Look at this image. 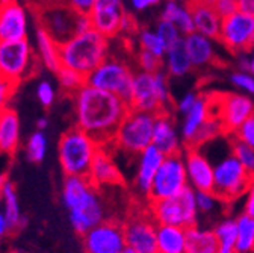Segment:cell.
I'll return each instance as SVG.
<instances>
[{
    "mask_svg": "<svg viewBox=\"0 0 254 253\" xmlns=\"http://www.w3.org/2000/svg\"><path fill=\"white\" fill-rule=\"evenodd\" d=\"M100 147L102 144L97 140L77 126L64 132L58 144L59 164L64 174L88 177L91 164Z\"/></svg>",
    "mask_w": 254,
    "mask_h": 253,
    "instance_id": "277c9868",
    "label": "cell"
},
{
    "mask_svg": "<svg viewBox=\"0 0 254 253\" xmlns=\"http://www.w3.org/2000/svg\"><path fill=\"white\" fill-rule=\"evenodd\" d=\"M165 155L153 144L138 155V167H136V174L133 180V188H135V193L139 197L148 200L153 179L159 167H161Z\"/></svg>",
    "mask_w": 254,
    "mask_h": 253,
    "instance_id": "ffe728a7",
    "label": "cell"
},
{
    "mask_svg": "<svg viewBox=\"0 0 254 253\" xmlns=\"http://www.w3.org/2000/svg\"><path fill=\"white\" fill-rule=\"evenodd\" d=\"M50 2H53V0H26V3L29 5V8H30L32 11H35V9L44 6V5H47V3H50Z\"/></svg>",
    "mask_w": 254,
    "mask_h": 253,
    "instance_id": "11a10c76",
    "label": "cell"
},
{
    "mask_svg": "<svg viewBox=\"0 0 254 253\" xmlns=\"http://www.w3.org/2000/svg\"><path fill=\"white\" fill-rule=\"evenodd\" d=\"M82 243L85 253H121L127 247L123 225L114 220H103L89 229Z\"/></svg>",
    "mask_w": 254,
    "mask_h": 253,
    "instance_id": "2e32d148",
    "label": "cell"
},
{
    "mask_svg": "<svg viewBox=\"0 0 254 253\" xmlns=\"http://www.w3.org/2000/svg\"><path fill=\"white\" fill-rule=\"evenodd\" d=\"M11 2H15V0H0V5H3V3H11Z\"/></svg>",
    "mask_w": 254,
    "mask_h": 253,
    "instance_id": "6125c7cd",
    "label": "cell"
},
{
    "mask_svg": "<svg viewBox=\"0 0 254 253\" xmlns=\"http://www.w3.org/2000/svg\"><path fill=\"white\" fill-rule=\"evenodd\" d=\"M230 82L248 96H254V76L248 72L238 70L230 76Z\"/></svg>",
    "mask_w": 254,
    "mask_h": 253,
    "instance_id": "7bdbcfd3",
    "label": "cell"
},
{
    "mask_svg": "<svg viewBox=\"0 0 254 253\" xmlns=\"http://www.w3.org/2000/svg\"><path fill=\"white\" fill-rule=\"evenodd\" d=\"M88 179L95 185V186H115L123 183V174L121 170L118 169L117 163L111 153L106 150V146H102L100 150L95 155L94 161L89 169Z\"/></svg>",
    "mask_w": 254,
    "mask_h": 253,
    "instance_id": "44dd1931",
    "label": "cell"
},
{
    "mask_svg": "<svg viewBox=\"0 0 254 253\" xmlns=\"http://www.w3.org/2000/svg\"><path fill=\"white\" fill-rule=\"evenodd\" d=\"M157 253H185L186 229L170 225H157Z\"/></svg>",
    "mask_w": 254,
    "mask_h": 253,
    "instance_id": "f1b7e54d",
    "label": "cell"
},
{
    "mask_svg": "<svg viewBox=\"0 0 254 253\" xmlns=\"http://www.w3.org/2000/svg\"><path fill=\"white\" fill-rule=\"evenodd\" d=\"M47 126H49V120H47L46 117H41V118L37 120V131L44 132V131L47 129Z\"/></svg>",
    "mask_w": 254,
    "mask_h": 253,
    "instance_id": "9f6ffc18",
    "label": "cell"
},
{
    "mask_svg": "<svg viewBox=\"0 0 254 253\" xmlns=\"http://www.w3.org/2000/svg\"><path fill=\"white\" fill-rule=\"evenodd\" d=\"M248 73H251L254 76V53L250 56V69H248Z\"/></svg>",
    "mask_w": 254,
    "mask_h": 253,
    "instance_id": "6f0895ef",
    "label": "cell"
},
{
    "mask_svg": "<svg viewBox=\"0 0 254 253\" xmlns=\"http://www.w3.org/2000/svg\"><path fill=\"white\" fill-rule=\"evenodd\" d=\"M161 20H167V21L174 23L180 29V32L183 35L195 32L194 20H192V14H190L189 6L179 3L177 0H168V2L165 3V6L162 9Z\"/></svg>",
    "mask_w": 254,
    "mask_h": 253,
    "instance_id": "4dcf8cb0",
    "label": "cell"
},
{
    "mask_svg": "<svg viewBox=\"0 0 254 253\" xmlns=\"http://www.w3.org/2000/svg\"><path fill=\"white\" fill-rule=\"evenodd\" d=\"M221 134H224V131H222V126H221V121L216 117H210L197 131L195 137L192 138V141H190L186 147H201L203 144L210 143L212 140H215Z\"/></svg>",
    "mask_w": 254,
    "mask_h": 253,
    "instance_id": "836d02e7",
    "label": "cell"
},
{
    "mask_svg": "<svg viewBox=\"0 0 254 253\" xmlns=\"http://www.w3.org/2000/svg\"><path fill=\"white\" fill-rule=\"evenodd\" d=\"M88 17L91 27L108 40L126 32L133 24L132 17L126 11L124 0H95Z\"/></svg>",
    "mask_w": 254,
    "mask_h": 253,
    "instance_id": "4fadbf2b",
    "label": "cell"
},
{
    "mask_svg": "<svg viewBox=\"0 0 254 253\" xmlns=\"http://www.w3.org/2000/svg\"><path fill=\"white\" fill-rule=\"evenodd\" d=\"M238 8L242 12L254 15V0H238Z\"/></svg>",
    "mask_w": 254,
    "mask_h": 253,
    "instance_id": "db71d44e",
    "label": "cell"
},
{
    "mask_svg": "<svg viewBox=\"0 0 254 253\" xmlns=\"http://www.w3.org/2000/svg\"><path fill=\"white\" fill-rule=\"evenodd\" d=\"M71 97L77 128L89 134L102 146H109L118 126L130 109L129 103L117 94L97 89L88 84L71 94Z\"/></svg>",
    "mask_w": 254,
    "mask_h": 253,
    "instance_id": "6da1fadb",
    "label": "cell"
},
{
    "mask_svg": "<svg viewBox=\"0 0 254 253\" xmlns=\"http://www.w3.org/2000/svg\"><path fill=\"white\" fill-rule=\"evenodd\" d=\"M251 179L253 176L238 161L232 149L213 164V193L224 203L233 202L245 194Z\"/></svg>",
    "mask_w": 254,
    "mask_h": 253,
    "instance_id": "9c48e42d",
    "label": "cell"
},
{
    "mask_svg": "<svg viewBox=\"0 0 254 253\" xmlns=\"http://www.w3.org/2000/svg\"><path fill=\"white\" fill-rule=\"evenodd\" d=\"M198 96H200V94H197L195 91H189V92H186L185 96L179 100V103H177V109H179V112H182V114L185 115L190 108H192V106L195 105V102H197Z\"/></svg>",
    "mask_w": 254,
    "mask_h": 253,
    "instance_id": "681fc988",
    "label": "cell"
},
{
    "mask_svg": "<svg viewBox=\"0 0 254 253\" xmlns=\"http://www.w3.org/2000/svg\"><path fill=\"white\" fill-rule=\"evenodd\" d=\"M232 137H235L236 140L248 144L250 147L254 149V114H251L239 128L236 129L235 134H232Z\"/></svg>",
    "mask_w": 254,
    "mask_h": 253,
    "instance_id": "ee69618b",
    "label": "cell"
},
{
    "mask_svg": "<svg viewBox=\"0 0 254 253\" xmlns=\"http://www.w3.org/2000/svg\"><path fill=\"white\" fill-rule=\"evenodd\" d=\"M123 229L127 247L136 250L138 253H157V223L151 214L139 212L130 215L123 225Z\"/></svg>",
    "mask_w": 254,
    "mask_h": 253,
    "instance_id": "e0dca14e",
    "label": "cell"
},
{
    "mask_svg": "<svg viewBox=\"0 0 254 253\" xmlns=\"http://www.w3.org/2000/svg\"><path fill=\"white\" fill-rule=\"evenodd\" d=\"M164 61H165L167 73L174 78H182V76L188 75L190 72V69H192V62H190L189 55L185 49L183 40L180 43H177L176 46L168 47V50L164 56Z\"/></svg>",
    "mask_w": 254,
    "mask_h": 253,
    "instance_id": "1f68e13d",
    "label": "cell"
},
{
    "mask_svg": "<svg viewBox=\"0 0 254 253\" xmlns=\"http://www.w3.org/2000/svg\"><path fill=\"white\" fill-rule=\"evenodd\" d=\"M58 81H59V85L62 88L64 92H67V94H74L80 86H83L86 84V78L82 76L80 73L68 69V67H61L58 72Z\"/></svg>",
    "mask_w": 254,
    "mask_h": 253,
    "instance_id": "74e56055",
    "label": "cell"
},
{
    "mask_svg": "<svg viewBox=\"0 0 254 253\" xmlns=\"http://www.w3.org/2000/svg\"><path fill=\"white\" fill-rule=\"evenodd\" d=\"M230 149H232V153L238 158V161L245 167V170L251 176H254V149L236 140L235 137L230 138Z\"/></svg>",
    "mask_w": 254,
    "mask_h": 253,
    "instance_id": "f35d334b",
    "label": "cell"
},
{
    "mask_svg": "<svg viewBox=\"0 0 254 253\" xmlns=\"http://www.w3.org/2000/svg\"><path fill=\"white\" fill-rule=\"evenodd\" d=\"M46 152H47V138H46L44 132H41V131L34 132L26 143L27 160L34 164H38L46 158Z\"/></svg>",
    "mask_w": 254,
    "mask_h": 253,
    "instance_id": "8d00e7d4",
    "label": "cell"
},
{
    "mask_svg": "<svg viewBox=\"0 0 254 253\" xmlns=\"http://www.w3.org/2000/svg\"><path fill=\"white\" fill-rule=\"evenodd\" d=\"M247 253H254V252H247Z\"/></svg>",
    "mask_w": 254,
    "mask_h": 253,
    "instance_id": "be15d7a7",
    "label": "cell"
},
{
    "mask_svg": "<svg viewBox=\"0 0 254 253\" xmlns=\"http://www.w3.org/2000/svg\"><path fill=\"white\" fill-rule=\"evenodd\" d=\"M222 200L213 191H195V203L198 214H212Z\"/></svg>",
    "mask_w": 254,
    "mask_h": 253,
    "instance_id": "60d3db41",
    "label": "cell"
},
{
    "mask_svg": "<svg viewBox=\"0 0 254 253\" xmlns=\"http://www.w3.org/2000/svg\"><path fill=\"white\" fill-rule=\"evenodd\" d=\"M37 99L44 108H50L56 99V89L50 81H41L37 86Z\"/></svg>",
    "mask_w": 254,
    "mask_h": 253,
    "instance_id": "f6af8a7d",
    "label": "cell"
},
{
    "mask_svg": "<svg viewBox=\"0 0 254 253\" xmlns=\"http://www.w3.org/2000/svg\"><path fill=\"white\" fill-rule=\"evenodd\" d=\"M156 114L138 109H129L114 135L111 144L121 152L138 156L142 150L153 144Z\"/></svg>",
    "mask_w": 254,
    "mask_h": 253,
    "instance_id": "52a82bcc",
    "label": "cell"
},
{
    "mask_svg": "<svg viewBox=\"0 0 254 253\" xmlns=\"http://www.w3.org/2000/svg\"><path fill=\"white\" fill-rule=\"evenodd\" d=\"M108 56L109 40L92 27L85 32L76 34L61 44L62 67H68L85 78L94 69H97V66H100Z\"/></svg>",
    "mask_w": 254,
    "mask_h": 253,
    "instance_id": "3957f363",
    "label": "cell"
},
{
    "mask_svg": "<svg viewBox=\"0 0 254 253\" xmlns=\"http://www.w3.org/2000/svg\"><path fill=\"white\" fill-rule=\"evenodd\" d=\"M35 37H37L35 47H37V53H38V61L47 70L56 73L62 67V64H61V44L53 37H50L40 26L37 29Z\"/></svg>",
    "mask_w": 254,
    "mask_h": 253,
    "instance_id": "4316f807",
    "label": "cell"
},
{
    "mask_svg": "<svg viewBox=\"0 0 254 253\" xmlns=\"http://www.w3.org/2000/svg\"><path fill=\"white\" fill-rule=\"evenodd\" d=\"M190 14H192L195 32L203 34L212 40L218 38L222 18L213 9L209 0H192L189 3Z\"/></svg>",
    "mask_w": 254,
    "mask_h": 253,
    "instance_id": "603a6c76",
    "label": "cell"
},
{
    "mask_svg": "<svg viewBox=\"0 0 254 253\" xmlns=\"http://www.w3.org/2000/svg\"><path fill=\"white\" fill-rule=\"evenodd\" d=\"M20 118L12 108L0 112V155L12 156L20 146Z\"/></svg>",
    "mask_w": 254,
    "mask_h": 253,
    "instance_id": "d4e9b609",
    "label": "cell"
},
{
    "mask_svg": "<svg viewBox=\"0 0 254 253\" xmlns=\"http://www.w3.org/2000/svg\"><path fill=\"white\" fill-rule=\"evenodd\" d=\"M219 247H229L235 249L236 246V237H238V228H236V220L233 218H224L213 229Z\"/></svg>",
    "mask_w": 254,
    "mask_h": 253,
    "instance_id": "d590c367",
    "label": "cell"
},
{
    "mask_svg": "<svg viewBox=\"0 0 254 253\" xmlns=\"http://www.w3.org/2000/svg\"><path fill=\"white\" fill-rule=\"evenodd\" d=\"M236 228H238V237H236V253H247L254 252V217L248 214H241L236 218Z\"/></svg>",
    "mask_w": 254,
    "mask_h": 253,
    "instance_id": "d6a6232c",
    "label": "cell"
},
{
    "mask_svg": "<svg viewBox=\"0 0 254 253\" xmlns=\"http://www.w3.org/2000/svg\"><path fill=\"white\" fill-rule=\"evenodd\" d=\"M210 5L213 6V9L218 12V15L221 18H226L230 14L236 12L238 8V0H209Z\"/></svg>",
    "mask_w": 254,
    "mask_h": 253,
    "instance_id": "7dc6e473",
    "label": "cell"
},
{
    "mask_svg": "<svg viewBox=\"0 0 254 253\" xmlns=\"http://www.w3.org/2000/svg\"><path fill=\"white\" fill-rule=\"evenodd\" d=\"M212 114L221 121L224 134H235L239 126L254 114V103L247 94L230 92L212 97Z\"/></svg>",
    "mask_w": 254,
    "mask_h": 253,
    "instance_id": "5bb4252c",
    "label": "cell"
},
{
    "mask_svg": "<svg viewBox=\"0 0 254 253\" xmlns=\"http://www.w3.org/2000/svg\"><path fill=\"white\" fill-rule=\"evenodd\" d=\"M170 102L168 76L165 72L159 70L156 73H147L139 70L133 75L132 96L129 100L130 109L161 114L168 112Z\"/></svg>",
    "mask_w": 254,
    "mask_h": 253,
    "instance_id": "8992f818",
    "label": "cell"
},
{
    "mask_svg": "<svg viewBox=\"0 0 254 253\" xmlns=\"http://www.w3.org/2000/svg\"><path fill=\"white\" fill-rule=\"evenodd\" d=\"M183 44L192 62V67H206L213 62L215 47L212 38L198 32H190L183 37Z\"/></svg>",
    "mask_w": 254,
    "mask_h": 253,
    "instance_id": "484cf974",
    "label": "cell"
},
{
    "mask_svg": "<svg viewBox=\"0 0 254 253\" xmlns=\"http://www.w3.org/2000/svg\"><path fill=\"white\" fill-rule=\"evenodd\" d=\"M188 188V177L185 169L183 152L176 155H168L159 167L150 189L148 200H162L173 197Z\"/></svg>",
    "mask_w": 254,
    "mask_h": 253,
    "instance_id": "7c38bea8",
    "label": "cell"
},
{
    "mask_svg": "<svg viewBox=\"0 0 254 253\" xmlns=\"http://www.w3.org/2000/svg\"><path fill=\"white\" fill-rule=\"evenodd\" d=\"M244 212L254 217V176L245 191V202H244Z\"/></svg>",
    "mask_w": 254,
    "mask_h": 253,
    "instance_id": "f907efd6",
    "label": "cell"
},
{
    "mask_svg": "<svg viewBox=\"0 0 254 253\" xmlns=\"http://www.w3.org/2000/svg\"><path fill=\"white\" fill-rule=\"evenodd\" d=\"M29 17L26 8L17 0L0 5V43L27 40Z\"/></svg>",
    "mask_w": 254,
    "mask_h": 253,
    "instance_id": "d6986e66",
    "label": "cell"
},
{
    "mask_svg": "<svg viewBox=\"0 0 254 253\" xmlns=\"http://www.w3.org/2000/svg\"><path fill=\"white\" fill-rule=\"evenodd\" d=\"M219 243L213 229L192 226L186 229L185 253H218Z\"/></svg>",
    "mask_w": 254,
    "mask_h": 253,
    "instance_id": "f546056e",
    "label": "cell"
},
{
    "mask_svg": "<svg viewBox=\"0 0 254 253\" xmlns=\"http://www.w3.org/2000/svg\"><path fill=\"white\" fill-rule=\"evenodd\" d=\"M133 75L135 73L124 61L108 56L100 66H97V69H94L86 76V84L97 89L117 94L118 97L129 103L132 96Z\"/></svg>",
    "mask_w": 254,
    "mask_h": 253,
    "instance_id": "30bf717a",
    "label": "cell"
},
{
    "mask_svg": "<svg viewBox=\"0 0 254 253\" xmlns=\"http://www.w3.org/2000/svg\"><path fill=\"white\" fill-rule=\"evenodd\" d=\"M129 3L135 11H144V9H148L151 6L159 5L161 3V0H129Z\"/></svg>",
    "mask_w": 254,
    "mask_h": 253,
    "instance_id": "816d5d0a",
    "label": "cell"
},
{
    "mask_svg": "<svg viewBox=\"0 0 254 253\" xmlns=\"http://www.w3.org/2000/svg\"><path fill=\"white\" fill-rule=\"evenodd\" d=\"M17 86H18L17 84L0 76V112H3L6 108H9L8 106L9 100L12 99Z\"/></svg>",
    "mask_w": 254,
    "mask_h": 253,
    "instance_id": "bcb514c9",
    "label": "cell"
},
{
    "mask_svg": "<svg viewBox=\"0 0 254 253\" xmlns=\"http://www.w3.org/2000/svg\"><path fill=\"white\" fill-rule=\"evenodd\" d=\"M210 117H213L212 99H210V96H207V94H200L195 105L185 114V120L182 124V138L186 143V146L192 141L197 131Z\"/></svg>",
    "mask_w": 254,
    "mask_h": 253,
    "instance_id": "cb8c5ba5",
    "label": "cell"
},
{
    "mask_svg": "<svg viewBox=\"0 0 254 253\" xmlns=\"http://www.w3.org/2000/svg\"><path fill=\"white\" fill-rule=\"evenodd\" d=\"M138 66H139V70L141 72H147V73H156L159 70H162V58L156 56L154 53L151 52H147V50H142L139 49L138 52Z\"/></svg>",
    "mask_w": 254,
    "mask_h": 253,
    "instance_id": "b9f144b4",
    "label": "cell"
},
{
    "mask_svg": "<svg viewBox=\"0 0 254 253\" xmlns=\"http://www.w3.org/2000/svg\"><path fill=\"white\" fill-rule=\"evenodd\" d=\"M38 26L53 37L59 44L65 43L76 34L91 29V21L86 14H77L64 0L53 2L35 9Z\"/></svg>",
    "mask_w": 254,
    "mask_h": 253,
    "instance_id": "5b68a950",
    "label": "cell"
},
{
    "mask_svg": "<svg viewBox=\"0 0 254 253\" xmlns=\"http://www.w3.org/2000/svg\"><path fill=\"white\" fill-rule=\"evenodd\" d=\"M0 208L5 212L12 231L21 229L26 225V217L21 214L15 186L9 179L5 180L2 189H0Z\"/></svg>",
    "mask_w": 254,
    "mask_h": 253,
    "instance_id": "83f0119b",
    "label": "cell"
},
{
    "mask_svg": "<svg viewBox=\"0 0 254 253\" xmlns=\"http://www.w3.org/2000/svg\"><path fill=\"white\" fill-rule=\"evenodd\" d=\"M73 11H76L77 14H89L95 0H64Z\"/></svg>",
    "mask_w": 254,
    "mask_h": 253,
    "instance_id": "c3c4849f",
    "label": "cell"
},
{
    "mask_svg": "<svg viewBox=\"0 0 254 253\" xmlns=\"http://www.w3.org/2000/svg\"><path fill=\"white\" fill-rule=\"evenodd\" d=\"M156 32L159 34V37L164 40L167 47L176 46L177 43H180L183 40V37H182L183 34L180 32V29L174 23L167 21V20H161L157 23Z\"/></svg>",
    "mask_w": 254,
    "mask_h": 253,
    "instance_id": "ab89813d",
    "label": "cell"
},
{
    "mask_svg": "<svg viewBox=\"0 0 254 253\" xmlns=\"http://www.w3.org/2000/svg\"><path fill=\"white\" fill-rule=\"evenodd\" d=\"M61 197L73 229L80 237L105 220L106 211L99 194V188L88 177L65 176L62 182Z\"/></svg>",
    "mask_w": 254,
    "mask_h": 253,
    "instance_id": "7a4b0ae2",
    "label": "cell"
},
{
    "mask_svg": "<svg viewBox=\"0 0 254 253\" xmlns=\"http://www.w3.org/2000/svg\"><path fill=\"white\" fill-rule=\"evenodd\" d=\"M218 40L230 52L242 55L254 49V15L236 11L222 18Z\"/></svg>",
    "mask_w": 254,
    "mask_h": 253,
    "instance_id": "9a60e30c",
    "label": "cell"
},
{
    "mask_svg": "<svg viewBox=\"0 0 254 253\" xmlns=\"http://www.w3.org/2000/svg\"><path fill=\"white\" fill-rule=\"evenodd\" d=\"M150 214L157 225L179 226L183 229L197 226L200 214L195 203V191L188 186L173 197L150 202Z\"/></svg>",
    "mask_w": 254,
    "mask_h": 253,
    "instance_id": "ba28073f",
    "label": "cell"
},
{
    "mask_svg": "<svg viewBox=\"0 0 254 253\" xmlns=\"http://www.w3.org/2000/svg\"><path fill=\"white\" fill-rule=\"evenodd\" d=\"M35 70V52L27 40L0 43V76L20 85Z\"/></svg>",
    "mask_w": 254,
    "mask_h": 253,
    "instance_id": "8fae6325",
    "label": "cell"
},
{
    "mask_svg": "<svg viewBox=\"0 0 254 253\" xmlns=\"http://www.w3.org/2000/svg\"><path fill=\"white\" fill-rule=\"evenodd\" d=\"M218 253H236L235 249H229V247H219Z\"/></svg>",
    "mask_w": 254,
    "mask_h": 253,
    "instance_id": "680465c9",
    "label": "cell"
},
{
    "mask_svg": "<svg viewBox=\"0 0 254 253\" xmlns=\"http://www.w3.org/2000/svg\"><path fill=\"white\" fill-rule=\"evenodd\" d=\"M6 179H8L6 174H0V189H2V186H3V183H5Z\"/></svg>",
    "mask_w": 254,
    "mask_h": 253,
    "instance_id": "91938a15",
    "label": "cell"
},
{
    "mask_svg": "<svg viewBox=\"0 0 254 253\" xmlns=\"http://www.w3.org/2000/svg\"><path fill=\"white\" fill-rule=\"evenodd\" d=\"M188 186L194 191H213V164L200 147H186L183 152Z\"/></svg>",
    "mask_w": 254,
    "mask_h": 253,
    "instance_id": "ac0fdd59",
    "label": "cell"
},
{
    "mask_svg": "<svg viewBox=\"0 0 254 253\" xmlns=\"http://www.w3.org/2000/svg\"><path fill=\"white\" fill-rule=\"evenodd\" d=\"M153 146L157 147L165 156L182 153L180 134L176 128L170 112L156 114L154 129H153Z\"/></svg>",
    "mask_w": 254,
    "mask_h": 253,
    "instance_id": "7402d4cb",
    "label": "cell"
},
{
    "mask_svg": "<svg viewBox=\"0 0 254 253\" xmlns=\"http://www.w3.org/2000/svg\"><path fill=\"white\" fill-rule=\"evenodd\" d=\"M138 43H139V49L151 52L162 59L168 50L167 44L164 43V40L161 37H159V34L156 32V30H150V29L141 30L139 35H138Z\"/></svg>",
    "mask_w": 254,
    "mask_h": 253,
    "instance_id": "e575fe53",
    "label": "cell"
},
{
    "mask_svg": "<svg viewBox=\"0 0 254 253\" xmlns=\"http://www.w3.org/2000/svg\"><path fill=\"white\" fill-rule=\"evenodd\" d=\"M121 253H138L136 250H133V249H130V247H126Z\"/></svg>",
    "mask_w": 254,
    "mask_h": 253,
    "instance_id": "94428289",
    "label": "cell"
},
{
    "mask_svg": "<svg viewBox=\"0 0 254 253\" xmlns=\"http://www.w3.org/2000/svg\"><path fill=\"white\" fill-rule=\"evenodd\" d=\"M12 229L9 226V221L5 215V212L2 211V208H0V240H2L6 234H9Z\"/></svg>",
    "mask_w": 254,
    "mask_h": 253,
    "instance_id": "f5cc1de1",
    "label": "cell"
}]
</instances>
